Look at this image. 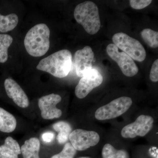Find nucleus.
<instances>
[{"label":"nucleus","mask_w":158,"mask_h":158,"mask_svg":"<svg viewBox=\"0 0 158 158\" xmlns=\"http://www.w3.org/2000/svg\"><path fill=\"white\" fill-rule=\"evenodd\" d=\"M72 56L68 50L58 51L42 59L37 65L38 70L48 73L56 77H65L70 72Z\"/></svg>","instance_id":"obj_1"},{"label":"nucleus","mask_w":158,"mask_h":158,"mask_svg":"<svg viewBox=\"0 0 158 158\" xmlns=\"http://www.w3.org/2000/svg\"><path fill=\"white\" fill-rule=\"evenodd\" d=\"M50 34L49 29L45 24H38L31 28L24 41L28 53L35 57L45 55L50 48Z\"/></svg>","instance_id":"obj_2"},{"label":"nucleus","mask_w":158,"mask_h":158,"mask_svg":"<svg viewBox=\"0 0 158 158\" xmlns=\"http://www.w3.org/2000/svg\"><path fill=\"white\" fill-rule=\"evenodd\" d=\"M74 17L88 34H96L100 29L98 8L93 2L87 1L78 5L74 11Z\"/></svg>","instance_id":"obj_3"},{"label":"nucleus","mask_w":158,"mask_h":158,"mask_svg":"<svg viewBox=\"0 0 158 158\" xmlns=\"http://www.w3.org/2000/svg\"><path fill=\"white\" fill-rule=\"evenodd\" d=\"M112 39L114 44L118 48L127 54L133 60L139 62L145 60L146 51L137 40L122 32L114 34Z\"/></svg>","instance_id":"obj_4"},{"label":"nucleus","mask_w":158,"mask_h":158,"mask_svg":"<svg viewBox=\"0 0 158 158\" xmlns=\"http://www.w3.org/2000/svg\"><path fill=\"white\" fill-rule=\"evenodd\" d=\"M132 104L131 98L121 97L113 100L108 104L99 108L95 113L96 119L106 120L116 118L126 113Z\"/></svg>","instance_id":"obj_5"},{"label":"nucleus","mask_w":158,"mask_h":158,"mask_svg":"<svg viewBox=\"0 0 158 158\" xmlns=\"http://www.w3.org/2000/svg\"><path fill=\"white\" fill-rule=\"evenodd\" d=\"M106 52L110 58L117 63L125 76L132 77L138 73V67L134 60L124 52H119L115 44H109L106 48Z\"/></svg>","instance_id":"obj_6"},{"label":"nucleus","mask_w":158,"mask_h":158,"mask_svg":"<svg viewBox=\"0 0 158 158\" xmlns=\"http://www.w3.org/2000/svg\"><path fill=\"white\" fill-rule=\"evenodd\" d=\"M154 119L152 116L141 115L134 123L125 126L121 131V135L124 138H133L137 136L144 137L153 127Z\"/></svg>","instance_id":"obj_7"},{"label":"nucleus","mask_w":158,"mask_h":158,"mask_svg":"<svg viewBox=\"0 0 158 158\" xmlns=\"http://www.w3.org/2000/svg\"><path fill=\"white\" fill-rule=\"evenodd\" d=\"M69 139L76 150L84 151L98 144L100 138L96 132L78 129L71 133Z\"/></svg>","instance_id":"obj_8"},{"label":"nucleus","mask_w":158,"mask_h":158,"mask_svg":"<svg viewBox=\"0 0 158 158\" xmlns=\"http://www.w3.org/2000/svg\"><path fill=\"white\" fill-rule=\"evenodd\" d=\"M101 74L95 69H91L79 81L75 93L78 98H85L91 90L100 86L103 82Z\"/></svg>","instance_id":"obj_9"},{"label":"nucleus","mask_w":158,"mask_h":158,"mask_svg":"<svg viewBox=\"0 0 158 158\" xmlns=\"http://www.w3.org/2000/svg\"><path fill=\"white\" fill-rule=\"evenodd\" d=\"M61 100V97L55 94L40 98L38 101V106L41 110L42 118L45 119H52L59 118L62 116V111L56 107Z\"/></svg>","instance_id":"obj_10"},{"label":"nucleus","mask_w":158,"mask_h":158,"mask_svg":"<svg viewBox=\"0 0 158 158\" xmlns=\"http://www.w3.org/2000/svg\"><path fill=\"white\" fill-rule=\"evenodd\" d=\"M94 53L92 48L86 46L76 52L74 55L76 73L79 77H82L92 69Z\"/></svg>","instance_id":"obj_11"},{"label":"nucleus","mask_w":158,"mask_h":158,"mask_svg":"<svg viewBox=\"0 0 158 158\" xmlns=\"http://www.w3.org/2000/svg\"><path fill=\"white\" fill-rule=\"evenodd\" d=\"M4 86L7 95L13 100L15 104L21 108H26L28 106L29 101L27 96L14 80L6 79L4 82Z\"/></svg>","instance_id":"obj_12"},{"label":"nucleus","mask_w":158,"mask_h":158,"mask_svg":"<svg viewBox=\"0 0 158 158\" xmlns=\"http://www.w3.org/2000/svg\"><path fill=\"white\" fill-rule=\"evenodd\" d=\"M21 153L19 143L12 137H8L4 144L0 146V154L8 158H18Z\"/></svg>","instance_id":"obj_13"},{"label":"nucleus","mask_w":158,"mask_h":158,"mask_svg":"<svg viewBox=\"0 0 158 158\" xmlns=\"http://www.w3.org/2000/svg\"><path fill=\"white\" fill-rule=\"evenodd\" d=\"M40 144L37 138H32L25 141L21 148L24 158H40Z\"/></svg>","instance_id":"obj_14"},{"label":"nucleus","mask_w":158,"mask_h":158,"mask_svg":"<svg viewBox=\"0 0 158 158\" xmlns=\"http://www.w3.org/2000/svg\"><path fill=\"white\" fill-rule=\"evenodd\" d=\"M16 124L17 122L14 116L0 107V131L12 132L16 128Z\"/></svg>","instance_id":"obj_15"},{"label":"nucleus","mask_w":158,"mask_h":158,"mask_svg":"<svg viewBox=\"0 0 158 158\" xmlns=\"http://www.w3.org/2000/svg\"><path fill=\"white\" fill-rule=\"evenodd\" d=\"M54 129L58 132L57 139L59 144L65 143L68 140L69 135L72 132V128L68 123L59 121L53 125Z\"/></svg>","instance_id":"obj_16"},{"label":"nucleus","mask_w":158,"mask_h":158,"mask_svg":"<svg viewBox=\"0 0 158 158\" xmlns=\"http://www.w3.org/2000/svg\"><path fill=\"white\" fill-rule=\"evenodd\" d=\"M19 22L18 17L16 14L3 15L0 14V32L6 33L13 30Z\"/></svg>","instance_id":"obj_17"},{"label":"nucleus","mask_w":158,"mask_h":158,"mask_svg":"<svg viewBox=\"0 0 158 158\" xmlns=\"http://www.w3.org/2000/svg\"><path fill=\"white\" fill-rule=\"evenodd\" d=\"M103 158H129L128 153L123 149L117 150L110 144H105L102 151Z\"/></svg>","instance_id":"obj_18"},{"label":"nucleus","mask_w":158,"mask_h":158,"mask_svg":"<svg viewBox=\"0 0 158 158\" xmlns=\"http://www.w3.org/2000/svg\"><path fill=\"white\" fill-rule=\"evenodd\" d=\"M13 41V38L8 34H0V62L5 63L8 60V48Z\"/></svg>","instance_id":"obj_19"},{"label":"nucleus","mask_w":158,"mask_h":158,"mask_svg":"<svg viewBox=\"0 0 158 158\" xmlns=\"http://www.w3.org/2000/svg\"><path fill=\"white\" fill-rule=\"evenodd\" d=\"M141 35L144 42L152 48L158 47V33L157 31L150 29H145L141 32Z\"/></svg>","instance_id":"obj_20"},{"label":"nucleus","mask_w":158,"mask_h":158,"mask_svg":"<svg viewBox=\"0 0 158 158\" xmlns=\"http://www.w3.org/2000/svg\"><path fill=\"white\" fill-rule=\"evenodd\" d=\"M76 150L70 143H67L64 145L61 152L55 155L51 158H73L76 154Z\"/></svg>","instance_id":"obj_21"},{"label":"nucleus","mask_w":158,"mask_h":158,"mask_svg":"<svg viewBox=\"0 0 158 158\" xmlns=\"http://www.w3.org/2000/svg\"><path fill=\"white\" fill-rule=\"evenodd\" d=\"M152 2L151 0H131L130 4L133 9L140 10L146 8Z\"/></svg>","instance_id":"obj_22"},{"label":"nucleus","mask_w":158,"mask_h":158,"mask_svg":"<svg viewBox=\"0 0 158 158\" xmlns=\"http://www.w3.org/2000/svg\"><path fill=\"white\" fill-rule=\"evenodd\" d=\"M150 79L152 81L158 82V60L156 59L153 63L150 73Z\"/></svg>","instance_id":"obj_23"},{"label":"nucleus","mask_w":158,"mask_h":158,"mask_svg":"<svg viewBox=\"0 0 158 158\" xmlns=\"http://www.w3.org/2000/svg\"><path fill=\"white\" fill-rule=\"evenodd\" d=\"M42 138L44 142L50 143L55 138V134L52 132H47L43 134Z\"/></svg>","instance_id":"obj_24"},{"label":"nucleus","mask_w":158,"mask_h":158,"mask_svg":"<svg viewBox=\"0 0 158 158\" xmlns=\"http://www.w3.org/2000/svg\"><path fill=\"white\" fill-rule=\"evenodd\" d=\"M0 158H8L4 156H3L2 155L0 154Z\"/></svg>","instance_id":"obj_25"},{"label":"nucleus","mask_w":158,"mask_h":158,"mask_svg":"<svg viewBox=\"0 0 158 158\" xmlns=\"http://www.w3.org/2000/svg\"><path fill=\"white\" fill-rule=\"evenodd\" d=\"M79 158H91L90 157H80Z\"/></svg>","instance_id":"obj_26"}]
</instances>
